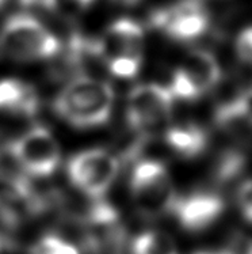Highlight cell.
<instances>
[{
    "label": "cell",
    "instance_id": "cell-1",
    "mask_svg": "<svg viewBox=\"0 0 252 254\" xmlns=\"http://www.w3.org/2000/svg\"><path fill=\"white\" fill-rule=\"evenodd\" d=\"M114 99L110 83L90 75H77L57 94L53 110L73 128H97L110 120Z\"/></svg>",
    "mask_w": 252,
    "mask_h": 254
},
{
    "label": "cell",
    "instance_id": "cell-2",
    "mask_svg": "<svg viewBox=\"0 0 252 254\" xmlns=\"http://www.w3.org/2000/svg\"><path fill=\"white\" fill-rule=\"evenodd\" d=\"M94 52L117 78H134L140 71L144 53V30L137 22L124 18L114 21L98 40Z\"/></svg>",
    "mask_w": 252,
    "mask_h": 254
},
{
    "label": "cell",
    "instance_id": "cell-3",
    "mask_svg": "<svg viewBox=\"0 0 252 254\" xmlns=\"http://www.w3.org/2000/svg\"><path fill=\"white\" fill-rule=\"evenodd\" d=\"M0 52L19 62H40L60 52V42L34 16L16 14L0 29Z\"/></svg>",
    "mask_w": 252,
    "mask_h": 254
},
{
    "label": "cell",
    "instance_id": "cell-4",
    "mask_svg": "<svg viewBox=\"0 0 252 254\" xmlns=\"http://www.w3.org/2000/svg\"><path fill=\"white\" fill-rule=\"evenodd\" d=\"M130 193L134 205L148 218L172 213L178 193L163 162L144 159L139 162L130 177Z\"/></svg>",
    "mask_w": 252,
    "mask_h": 254
},
{
    "label": "cell",
    "instance_id": "cell-5",
    "mask_svg": "<svg viewBox=\"0 0 252 254\" xmlns=\"http://www.w3.org/2000/svg\"><path fill=\"white\" fill-rule=\"evenodd\" d=\"M174 97L159 83L139 84L130 90L126 102V121L141 137L163 132L171 121Z\"/></svg>",
    "mask_w": 252,
    "mask_h": 254
},
{
    "label": "cell",
    "instance_id": "cell-6",
    "mask_svg": "<svg viewBox=\"0 0 252 254\" xmlns=\"http://www.w3.org/2000/svg\"><path fill=\"white\" fill-rule=\"evenodd\" d=\"M119 158L104 148L77 152L68 163L69 181L77 190L93 200H101L118 177Z\"/></svg>",
    "mask_w": 252,
    "mask_h": 254
},
{
    "label": "cell",
    "instance_id": "cell-7",
    "mask_svg": "<svg viewBox=\"0 0 252 254\" xmlns=\"http://www.w3.org/2000/svg\"><path fill=\"white\" fill-rule=\"evenodd\" d=\"M8 152L22 170L34 177L51 176L61 161L58 141L42 125L31 127L11 141Z\"/></svg>",
    "mask_w": 252,
    "mask_h": 254
},
{
    "label": "cell",
    "instance_id": "cell-8",
    "mask_svg": "<svg viewBox=\"0 0 252 254\" xmlns=\"http://www.w3.org/2000/svg\"><path fill=\"white\" fill-rule=\"evenodd\" d=\"M221 76V67L214 55L194 49L174 71L168 88L174 98L194 101L216 87Z\"/></svg>",
    "mask_w": 252,
    "mask_h": 254
},
{
    "label": "cell",
    "instance_id": "cell-9",
    "mask_svg": "<svg viewBox=\"0 0 252 254\" xmlns=\"http://www.w3.org/2000/svg\"><path fill=\"white\" fill-rule=\"evenodd\" d=\"M153 25L172 40H196L209 27V12L201 0H180L153 15Z\"/></svg>",
    "mask_w": 252,
    "mask_h": 254
},
{
    "label": "cell",
    "instance_id": "cell-10",
    "mask_svg": "<svg viewBox=\"0 0 252 254\" xmlns=\"http://www.w3.org/2000/svg\"><path fill=\"white\" fill-rule=\"evenodd\" d=\"M214 124L229 143L227 154L246 155L251 137V93L247 90L225 104L214 113Z\"/></svg>",
    "mask_w": 252,
    "mask_h": 254
},
{
    "label": "cell",
    "instance_id": "cell-11",
    "mask_svg": "<svg viewBox=\"0 0 252 254\" xmlns=\"http://www.w3.org/2000/svg\"><path fill=\"white\" fill-rule=\"evenodd\" d=\"M224 209L225 202L220 193L197 190L178 196L171 215H174L182 228L190 233H198L216 223Z\"/></svg>",
    "mask_w": 252,
    "mask_h": 254
},
{
    "label": "cell",
    "instance_id": "cell-12",
    "mask_svg": "<svg viewBox=\"0 0 252 254\" xmlns=\"http://www.w3.org/2000/svg\"><path fill=\"white\" fill-rule=\"evenodd\" d=\"M42 201L23 177L0 174V218L16 223L26 215L37 212Z\"/></svg>",
    "mask_w": 252,
    "mask_h": 254
},
{
    "label": "cell",
    "instance_id": "cell-13",
    "mask_svg": "<svg viewBox=\"0 0 252 254\" xmlns=\"http://www.w3.org/2000/svg\"><path fill=\"white\" fill-rule=\"evenodd\" d=\"M161 133L165 145L185 159L201 155L209 144L207 130L193 120L170 121Z\"/></svg>",
    "mask_w": 252,
    "mask_h": 254
},
{
    "label": "cell",
    "instance_id": "cell-14",
    "mask_svg": "<svg viewBox=\"0 0 252 254\" xmlns=\"http://www.w3.org/2000/svg\"><path fill=\"white\" fill-rule=\"evenodd\" d=\"M40 109L36 88L19 79L0 80V112L15 117H33Z\"/></svg>",
    "mask_w": 252,
    "mask_h": 254
},
{
    "label": "cell",
    "instance_id": "cell-15",
    "mask_svg": "<svg viewBox=\"0 0 252 254\" xmlns=\"http://www.w3.org/2000/svg\"><path fill=\"white\" fill-rule=\"evenodd\" d=\"M132 254H179L175 239L159 230L139 234L132 242Z\"/></svg>",
    "mask_w": 252,
    "mask_h": 254
},
{
    "label": "cell",
    "instance_id": "cell-16",
    "mask_svg": "<svg viewBox=\"0 0 252 254\" xmlns=\"http://www.w3.org/2000/svg\"><path fill=\"white\" fill-rule=\"evenodd\" d=\"M30 254H80V250L67 238L57 234H45L31 245Z\"/></svg>",
    "mask_w": 252,
    "mask_h": 254
},
{
    "label": "cell",
    "instance_id": "cell-17",
    "mask_svg": "<svg viewBox=\"0 0 252 254\" xmlns=\"http://www.w3.org/2000/svg\"><path fill=\"white\" fill-rule=\"evenodd\" d=\"M41 3L58 15L73 18L87 10L94 0H41Z\"/></svg>",
    "mask_w": 252,
    "mask_h": 254
},
{
    "label": "cell",
    "instance_id": "cell-18",
    "mask_svg": "<svg viewBox=\"0 0 252 254\" xmlns=\"http://www.w3.org/2000/svg\"><path fill=\"white\" fill-rule=\"evenodd\" d=\"M237 59L244 64H250L252 59V31L251 27L247 26L239 33L235 44Z\"/></svg>",
    "mask_w": 252,
    "mask_h": 254
},
{
    "label": "cell",
    "instance_id": "cell-19",
    "mask_svg": "<svg viewBox=\"0 0 252 254\" xmlns=\"http://www.w3.org/2000/svg\"><path fill=\"white\" fill-rule=\"evenodd\" d=\"M251 181L246 180L240 187L239 194H237V202L239 208L242 211L243 216L247 220V223L251 222V213H252V198H251Z\"/></svg>",
    "mask_w": 252,
    "mask_h": 254
},
{
    "label": "cell",
    "instance_id": "cell-20",
    "mask_svg": "<svg viewBox=\"0 0 252 254\" xmlns=\"http://www.w3.org/2000/svg\"><path fill=\"white\" fill-rule=\"evenodd\" d=\"M115 3H118V4L121 5H133L136 4L139 0H114Z\"/></svg>",
    "mask_w": 252,
    "mask_h": 254
},
{
    "label": "cell",
    "instance_id": "cell-21",
    "mask_svg": "<svg viewBox=\"0 0 252 254\" xmlns=\"http://www.w3.org/2000/svg\"><path fill=\"white\" fill-rule=\"evenodd\" d=\"M196 254H233L231 252H200Z\"/></svg>",
    "mask_w": 252,
    "mask_h": 254
},
{
    "label": "cell",
    "instance_id": "cell-22",
    "mask_svg": "<svg viewBox=\"0 0 252 254\" xmlns=\"http://www.w3.org/2000/svg\"><path fill=\"white\" fill-rule=\"evenodd\" d=\"M5 1H7V0H0V7H1V5L4 4Z\"/></svg>",
    "mask_w": 252,
    "mask_h": 254
}]
</instances>
